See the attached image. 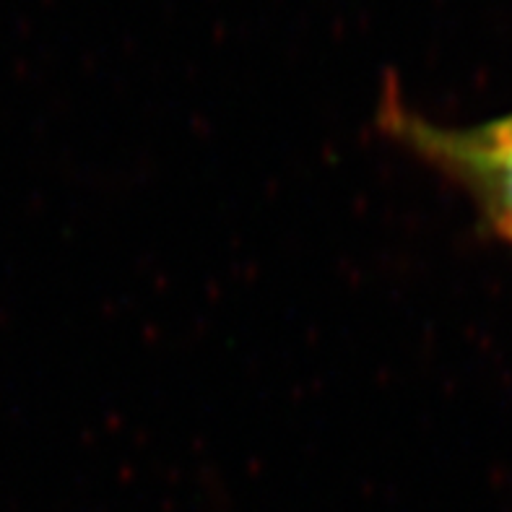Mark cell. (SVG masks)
Returning <instances> with one entry per match:
<instances>
[{
  "label": "cell",
  "mask_w": 512,
  "mask_h": 512,
  "mask_svg": "<svg viewBox=\"0 0 512 512\" xmlns=\"http://www.w3.org/2000/svg\"><path fill=\"white\" fill-rule=\"evenodd\" d=\"M377 125L406 154L458 185L484 224L512 245V115L479 125H440L388 91Z\"/></svg>",
  "instance_id": "1"
}]
</instances>
